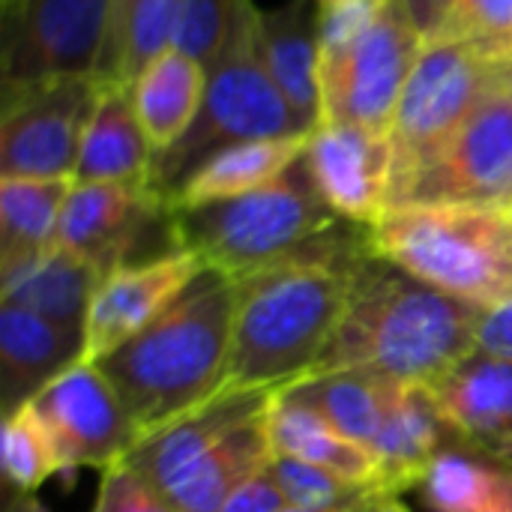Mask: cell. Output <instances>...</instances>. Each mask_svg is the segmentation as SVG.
Segmentation results:
<instances>
[{
    "label": "cell",
    "instance_id": "6da1fadb",
    "mask_svg": "<svg viewBox=\"0 0 512 512\" xmlns=\"http://www.w3.org/2000/svg\"><path fill=\"white\" fill-rule=\"evenodd\" d=\"M369 255L363 225L234 279V324L225 387L285 390L318 366Z\"/></svg>",
    "mask_w": 512,
    "mask_h": 512
},
{
    "label": "cell",
    "instance_id": "7a4b0ae2",
    "mask_svg": "<svg viewBox=\"0 0 512 512\" xmlns=\"http://www.w3.org/2000/svg\"><path fill=\"white\" fill-rule=\"evenodd\" d=\"M480 315L483 309L408 276L369 249L354 270L345 315L312 375L357 369L438 384L477 351Z\"/></svg>",
    "mask_w": 512,
    "mask_h": 512
},
{
    "label": "cell",
    "instance_id": "3957f363",
    "mask_svg": "<svg viewBox=\"0 0 512 512\" xmlns=\"http://www.w3.org/2000/svg\"><path fill=\"white\" fill-rule=\"evenodd\" d=\"M231 324L234 279L204 270L156 321L96 363L120 396L138 441L225 387Z\"/></svg>",
    "mask_w": 512,
    "mask_h": 512
},
{
    "label": "cell",
    "instance_id": "277c9868",
    "mask_svg": "<svg viewBox=\"0 0 512 512\" xmlns=\"http://www.w3.org/2000/svg\"><path fill=\"white\" fill-rule=\"evenodd\" d=\"M375 258L468 303L512 300V213L489 204H399L366 228Z\"/></svg>",
    "mask_w": 512,
    "mask_h": 512
},
{
    "label": "cell",
    "instance_id": "5b68a950",
    "mask_svg": "<svg viewBox=\"0 0 512 512\" xmlns=\"http://www.w3.org/2000/svg\"><path fill=\"white\" fill-rule=\"evenodd\" d=\"M348 225L354 222L342 219L318 195L303 159L255 192L192 210H168L174 249L195 252L207 270L228 279L303 255Z\"/></svg>",
    "mask_w": 512,
    "mask_h": 512
},
{
    "label": "cell",
    "instance_id": "8992f818",
    "mask_svg": "<svg viewBox=\"0 0 512 512\" xmlns=\"http://www.w3.org/2000/svg\"><path fill=\"white\" fill-rule=\"evenodd\" d=\"M255 9L258 6L252 0H243L222 57L207 69V93L195 123L171 150L159 153L153 162V186L162 198L201 159L228 144L312 135L300 123L258 54Z\"/></svg>",
    "mask_w": 512,
    "mask_h": 512
},
{
    "label": "cell",
    "instance_id": "52a82bcc",
    "mask_svg": "<svg viewBox=\"0 0 512 512\" xmlns=\"http://www.w3.org/2000/svg\"><path fill=\"white\" fill-rule=\"evenodd\" d=\"M501 81V60L468 42H423L387 138L393 147L390 207L417 171L471 120Z\"/></svg>",
    "mask_w": 512,
    "mask_h": 512
},
{
    "label": "cell",
    "instance_id": "ba28073f",
    "mask_svg": "<svg viewBox=\"0 0 512 512\" xmlns=\"http://www.w3.org/2000/svg\"><path fill=\"white\" fill-rule=\"evenodd\" d=\"M117 0H3V90L99 75Z\"/></svg>",
    "mask_w": 512,
    "mask_h": 512
},
{
    "label": "cell",
    "instance_id": "9c48e42d",
    "mask_svg": "<svg viewBox=\"0 0 512 512\" xmlns=\"http://www.w3.org/2000/svg\"><path fill=\"white\" fill-rule=\"evenodd\" d=\"M423 39L396 0L348 48L321 54L318 84L324 123H351L387 132L420 57Z\"/></svg>",
    "mask_w": 512,
    "mask_h": 512
},
{
    "label": "cell",
    "instance_id": "30bf717a",
    "mask_svg": "<svg viewBox=\"0 0 512 512\" xmlns=\"http://www.w3.org/2000/svg\"><path fill=\"white\" fill-rule=\"evenodd\" d=\"M102 96V78H54L3 90L0 174L3 177H72L84 129Z\"/></svg>",
    "mask_w": 512,
    "mask_h": 512
},
{
    "label": "cell",
    "instance_id": "8fae6325",
    "mask_svg": "<svg viewBox=\"0 0 512 512\" xmlns=\"http://www.w3.org/2000/svg\"><path fill=\"white\" fill-rule=\"evenodd\" d=\"M399 204L512 207V93L504 81L417 171Z\"/></svg>",
    "mask_w": 512,
    "mask_h": 512
},
{
    "label": "cell",
    "instance_id": "7c38bea8",
    "mask_svg": "<svg viewBox=\"0 0 512 512\" xmlns=\"http://www.w3.org/2000/svg\"><path fill=\"white\" fill-rule=\"evenodd\" d=\"M30 405L54 435L66 474L75 468L105 471L138 444L120 396L96 363L78 360L48 381Z\"/></svg>",
    "mask_w": 512,
    "mask_h": 512
},
{
    "label": "cell",
    "instance_id": "4fadbf2b",
    "mask_svg": "<svg viewBox=\"0 0 512 512\" xmlns=\"http://www.w3.org/2000/svg\"><path fill=\"white\" fill-rule=\"evenodd\" d=\"M204 270L207 267L195 252L171 249L102 276L87 312L81 360L99 363L117 351L150 321H156Z\"/></svg>",
    "mask_w": 512,
    "mask_h": 512
},
{
    "label": "cell",
    "instance_id": "5bb4252c",
    "mask_svg": "<svg viewBox=\"0 0 512 512\" xmlns=\"http://www.w3.org/2000/svg\"><path fill=\"white\" fill-rule=\"evenodd\" d=\"M303 165L318 195L342 219L372 228L393 195V147L387 132L321 123L303 153Z\"/></svg>",
    "mask_w": 512,
    "mask_h": 512
},
{
    "label": "cell",
    "instance_id": "9a60e30c",
    "mask_svg": "<svg viewBox=\"0 0 512 512\" xmlns=\"http://www.w3.org/2000/svg\"><path fill=\"white\" fill-rule=\"evenodd\" d=\"M165 198L150 183H75L54 246L90 261L102 276L129 264L141 234L165 216Z\"/></svg>",
    "mask_w": 512,
    "mask_h": 512
},
{
    "label": "cell",
    "instance_id": "2e32d148",
    "mask_svg": "<svg viewBox=\"0 0 512 512\" xmlns=\"http://www.w3.org/2000/svg\"><path fill=\"white\" fill-rule=\"evenodd\" d=\"M276 393L279 390L222 387L201 408H195V411L171 420L159 432L141 438L123 456V465H129L138 477H144L150 486H156L162 492L171 480H177L201 453H207L231 429L264 414Z\"/></svg>",
    "mask_w": 512,
    "mask_h": 512
},
{
    "label": "cell",
    "instance_id": "e0dca14e",
    "mask_svg": "<svg viewBox=\"0 0 512 512\" xmlns=\"http://www.w3.org/2000/svg\"><path fill=\"white\" fill-rule=\"evenodd\" d=\"M453 447H462V441L450 426L432 384L402 381L372 447L381 471V495L399 498L402 492L420 486L429 465Z\"/></svg>",
    "mask_w": 512,
    "mask_h": 512
},
{
    "label": "cell",
    "instance_id": "ac0fdd59",
    "mask_svg": "<svg viewBox=\"0 0 512 512\" xmlns=\"http://www.w3.org/2000/svg\"><path fill=\"white\" fill-rule=\"evenodd\" d=\"M465 450L501 456L512 450V360L471 351L432 384Z\"/></svg>",
    "mask_w": 512,
    "mask_h": 512
},
{
    "label": "cell",
    "instance_id": "d6986e66",
    "mask_svg": "<svg viewBox=\"0 0 512 512\" xmlns=\"http://www.w3.org/2000/svg\"><path fill=\"white\" fill-rule=\"evenodd\" d=\"M318 12V0H288L279 9H255L258 54L309 132L324 123L318 84Z\"/></svg>",
    "mask_w": 512,
    "mask_h": 512
},
{
    "label": "cell",
    "instance_id": "ffe728a7",
    "mask_svg": "<svg viewBox=\"0 0 512 512\" xmlns=\"http://www.w3.org/2000/svg\"><path fill=\"white\" fill-rule=\"evenodd\" d=\"M309 138L312 135H288L228 144L201 159L180 183H174L165 192V207L192 210L255 192L282 177L288 168H294L303 159Z\"/></svg>",
    "mask_w": 512,
    "mask_h": 512
},
{
    "label": "cell",
    "instance_id": "44dd1931",
    "mask_svg": "<svg viewBox=\"0 0 512 512\" xmlns=\"http://www.w3.org/2000/svg\"><path fill=\"white\" fill-rule=\"evenodd\" d=\"M0 282L3 303L36 312L45 321L84 336L87 312L102 273L90 261L51 246L39 255L0 264Z\"/></svg>",
    "mask_w": 512,
    "mask_h": 512
},
{
    "label": "cell",
    "instance_id": "7402d4cb",
    "mask_svg": "<svg viewBox=\"0 0 512 512\" xmlns=\"http://www.w3.org/2000/svg\"><path fill=\"white\" fill-rule=\"evenodd\" d=\"M84 354V336L69 333L36 312L0 306V360L6 414L30 402L48 381L75 366Z\"/></svg>",
    "mask_w": 512,
    "mask_h": 512
},
{
    "label": "cell",
    "instance_id": "603a6c76",
    "mask_svg": "<svg viewBox=\"0 0 512 512\" xmlns=\"http://www.w3.org/2000/svg\"><path fill=\"white\" fill-rule=\"evenodd\" d=\"M156 153L147 144L126 84L102 78V96L84 129L75 183H150Z\"/></svg>",
    "mask_w": 512,
    "mask_h": 512
},
{
    "label": "cell",
    "instance_id": "cb8c5ba5",
    "mask_svg": "<svg viewBox=\"0 0 512 512\" xmlns=\"http://www.w3.org/2000/svg\"><path fill=\"white\" fill-rule=\"evenodd\" d=\"M270 456L273 450L264 411L201 453L177 480L162 489V495L180 512H219L249 477L267 468Z\"/></svg>",
    "mask_w": 512,
    "mask_h": 512
},
{
    "label": "cell",
    "instance_id": "d4e9b609",
    "mask_svg": "<svg viewBox=\"0 0 512 512\" xmlns=\"http://www.w3.org/2000/svg\"><path fill=\"white\" fill-rule=\"evenodd\" d=\"M207 78L210 72L201 60L171 48L129 84L135 117L156 156L171 150L195 123L207 93Z\"/></svg>",
    "mask_w": 512,
    "mask_h": 512
},
{
    "label": "cell",
    "instance_id": "484cf974",
    "mask_svg": "<svg viewBox=\"0 0 512 512\" xmlns=\"http://www.w3.org/2000/svg\"><path fill=\"white\" fill-rule=\"evenodd\" d=\"M267 438H270V450L276 456L303 459L309 465L327 468V471L345 477L348 483L366 486L381 495L378 456L369 447H363V444L351 441L348 435H342L339 429H333L312 408L288 402L276 393L267 408Z\"/></svg>",
    "mask_w": 512,
    "mask_h": 512
},
{
    "label": "cell",
    "instance_id": "4316f807",
    "mask_svg": "<svg viewBox=\"0 0 512 512\" xmlns=\"http://www.w3.org/2000/svg\"><path fill=\"white\" fill-rule=\"evenodd\" d=\"M399 384L402 381H396V378L351 369V372L309 375V378L279 390V396L312 408L333 429H339L351 441L372 450L375 438L387 420V411L399 393Z\"/></svg>",
    "mask_w": 512,
    "mask_h": 512
},
{
    "label": "cell",
    "instance_id": "83f0119b",
    "mask_svg": "<svg viewBox=\"0 0 512 512\" xmlns=\"http://www.w3.org/2000/svg\"><path fill=\"white\" fill-rule=\"evenodd\" d=\"M72 177H3L0 180V264L39 255L54 246Z\"/></svg>",
    "mask_w": 512,
    "mask_h": 512
},
{
    "label": "cell",
    "instance_id": "f1b7e54d",
    "mask_svg": "<svg viewBox=\"0 0 512 512\" xmlns=\"http://www.w3.org/2000/svg\"><path fill=\"white\" fill-rule=\"evenodd\" d=\"M420 495L432 512H512V471L483 453L453 447L429 465Z\"/></svg>",
    "mask_w": 512,
    "mask_h": 512
},
{
    "label": "cell",
    "instance_id": "f546056e",
    "mask_svg": "<svg viewBox=\"0 0 512 512\" xmlns=\"http://www.w3.org/2000/svg\"><path fill=\"white\" fill-rule=\"evenodd\" d=\"M423 42H468L512 60V0H396Z\"/></svg>",
    "mask_w": 512,
    "mask_h": 512
},
{
    "label": "cell",
    "instance_id": "4dcf8cb0",
    "mask_svg": "<svg viewBox=\"0 0 512 512\" xmlns=\"http://www.w3.org/2000/svg\"><path fill=\"white\" fill-rule=\"evenodd\" d=\"M3 474L18 495H33L45 480L63 474L60 447L30 402L3 420Z\"/></svg>",
    "mask_w": 512,
    "mask_h": 512
},
{
    "label": "cell",
    "instance_id": "1f68e13d",
    "mask_svg": "<svg viewBox=\"0 0 512 512\" xmlns=\"http://www.w3.org/2000/svg\"><path fill=\"white\" fill-rule=\"evenodd\" d=\"M267 474L276 480V486L282 489L288 504L300 507V510H363L369 501L384 498L366 486L348 483L345 477H339L327 468L309 465L303 459H294V456L273 453L267 462Z\"/></svg>",
    "mask_w": 512,
    "mask_h": 512
},
{
    "label": "cell",
    "instance_id": "d6a6232c",
    "mask_svg": "<svg viewBox=\"0 0 512 512\" xmlns=\"http://www.w3.org/2000/svg\"><path fill=\"white\" fill-rule=\"evenodd\" d=\"M240 9L243 0H180L174 48L210 69L225 51Z\"/></svg>",
    "mask_w": 512,
    "mask_h": 512
},
{
    "label": "cell",
    "instance_id": "836d02e7",
    "mask_svg": "<svg viewBox=\"0 0 512 512\" xmlns=\"http://www.w3.org/2000/svg\"><path fill=\"white\" fill-rule=\"evenodd\" d=\"M90 512H180L156 486L117 462L102 471L99 492Z\"/></svg>",
    "mask_w": 512,
    "mask_h": 512
},
{
    "label": "cell",
    "instance_id": "e575fe53",
    "mask_svg": "<svg viewBox=\"0 0 512 512\" xmlns=\"http://www.w3.org/2000/svg\"><path fill=\"white\" fill-rule=\"evenodd\" d=\"M387 0H336L318 12V48L333 54L357 42L381 15Z\"/></svg>",
    "mask_w": 512,
    "mask_h": 512
},
{
    "label": "cell",
    "instance_id": "d590c367",
    "mask_svg": "<svg viewBox=\"0 0 512 512\" xmlns=\"http://www.w3.org/2000/svg\"><path fill=\"white\" fill-rule=\"evenodd\" d=\"M288 498L282 495V489L276 486V480L264 471H258L255 477H249L219 512H282L288 510Z\"/></svg>",
    "mask_w": 512,
    "mask_h": 512
},
{
    "label": "cell",
    "instance_id": "8d00e7d4",
    "mask_svg": "<svg viewBox=\"0 0 512 512\" xmlns=\"http://www.w3.org/2000/svg\"><path fill=\"white\" fill-rule=\"evenodd\" d=\"M477 348L489 351L495 357L512 360V300L498 303L480 315L477 327Z\"/></svg>",
    "mask_w": 512,
    "mask_h": 512
},
{
    "label": "cell",
    "instance_id": "74e56055",
    "mask_svg": "<svg viewBox=\"0 0 512 512\" xmlns=\"http://www.w3.org/2000/svg\"><path fill=\"white\" fill-rule=\"evenodd\" d=\"M360 512H411L399 498H375V501H369L366 507Z\"/></svg>",
    "mask_w": 512,
    "mask_h": 512
},
{
    "label": "cell",
    "instance_id": "f35d334b",
    "mask_svg": "<svg viewBox=\"0 0 512 512\" xmlns=\"http://www.w3.org/2000/svg\"><path fill=\"white\" fill-rule=\"evenodd\" d=\"M135 3H138V0H117V6H114V27L123 21V15H126ZM111 33H114V30H111Z\"/></svg>",
    "mask_w": 512,
    "mask_h": 512
},
{
    "label": "cell",
    "instance_id": "ab89813d",
    "mask_svg": "<svg viewBox=\"0 0 512 512\" xmlns=\"http://www.w3.org/2000/svg\"><path fill=\"white\" fill-rule=\"evenodd\" d=\"M501 81H504V87L512 93V60L501 63Z\"/></svg>",
    "mask_w": 512,
    "mask_h": 512
},
{
    "label": "cell",
    "instance_id": "60d3db41",
    "mask_svg": "<svg viewBox=\"0 0 512 512\" xmlns=\"http://www.w3.org/2000/svg\"><path fill=\"white\" fill-rule=\"evenodd\" d=\"M489 459H495L498 465H504L507 471H512V450L510 453H501V456H489Z\"/></svg>",
    "mask_w": 512,
    "mask_h": 512
},
{
    "label": "cell",
    "instance_id": "b9f144b4",
    "mask_svg": "<svg viewBox=\"0 0 512 512\" xmlns=\"http://www.w3.org/2000/svg\"><path fill=\"white\" fill-rule=\"evenodd\" d=\"M282 512H318V510H300V507H288V510ZM333 512H360V510H333Z\"/></svg>",
    "mask_w": 512,
    "mask_h": 512
},
{
    "label": "cell",
    "instance_id": "7bdbcfd3",
    "mask_svg": "<svg viewBox=\"0 0 512 512\" xmlns=\"http://www.w3.org/2000/svg\"><path fill=\"white\" fill-rule=\"evenodd\" d=\"M330 3H336V0H318V6H330Z\"/></svg>",
    "mask_w": 512,
    "mask_h": 512
},
{
    "label": "cell",
    "instance_id": "ee69618b",
    "mask_svg": "<svg viewBox=\"0 0 512 512\" xmlns=\"http://www.w3.org/2000/svg\"><path fill=\"white\" fill-rule=\"evenodd\" d=\"M510 213H512V207H510Z\"/></svg>",
    "mask_w": 512,
    "mask_h": 512
}]
</instances>
